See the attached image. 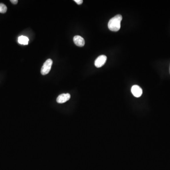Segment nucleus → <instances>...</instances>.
<instances>
[{"instance_id":"nucleus-5","label":"nucleus","mask_w":170,"mask_h":170,"mask_svg":"<svg viewBox=\"0 0 170 170\" xmlns=\"http://www.w3.org/2000/svg\"><path fill=\"white\" fill-rule=\"evenodd\" d=\"M70 98H71L70 94H68V93L63 94L59 95L58 97H57L56 101L58 103H64L68 101V100H69Z\"/></svg>"},{"instance_id":"nucleus-2","label":"nucleus","mask_w":170,"mask_h":170,"mask_svg":"<svg viewBox=\"0 0 170 170\" xmlns=\"http://www.w3.org/2000/svg\"><path fill=\"white\" fill-rule=\"evenodd\" d=\"M53 64V61L50 59H49L46 60L45 63H44V65H43L42 67L41 68V73L43 75H45L47 74L52 67Z\"/></svg>"},{"instance_id":"nucleus-10","label":"nucleus","mask_w":170,"mask_h":170,"mask_svg":"<svg viewBox=\"0 0 170 170\" xmlns=\"http://www.w3.org/2000/svg\"><path fill=\"white\" fill-rule=\"evenodd\" d=\"M10 1L12 3V4H16L18 3V0H11Z\"/></svg>"},{"instance_id":"nucleus-4","label":"nucleus","mask_w":170,"mask_h":170,"mask_svg":"<svg viewBox=\"0 0 170 170\" xmlns=\"http://www.w3.org/2000/svg\"><path fill=\"white\" fill-rule=\"evenodd\" d=\"M131 91L134 96L136 97H141L143 93L141 88L137 85H134L133 86H132Z\"/></svg>"},{"instance_id":"nucleus-9","label":"nucleus","mask_w":170,"mask_h":170,"mask_svg":"<svg viewBox=\"0 0 170 170\" xmlns=\"http://www.w3.org/2000/svg\"><path fill=\"white\" fill-rule=\"evenodd\" d=\"M74 1H75L78 5L81 4L83 2L82 0H74Z\"/></svg>"},{"instance_id":"nucleus-3","label":"nucleus","mask_w":170,"mask_h":170,"mask_svg":"<svg viewBox=\"0 0 170 170\" xmlns=\"http://www.w3.org/2000/svg\"><path fill=\"white\" fill-rule=\"evenodd\" d=\"M107 57L105 55H101L97 58L95 61V65L97 68H100L106 63Z\"/></svg>"},{"instance_id":"nucleus-6","label":"nucleus","mask_w":170,"mask_h":170,"mask_svg":"<svg viewBox=\"0 0 170 170\" xmlns=\"http://www.w3.org/2000/svg\"><path fill=\"white\" fill-rule=\"evenodd\" d=\"M73 41L74 44L77 46H79V47H83L85 45V43L84 38L79 35H76L74 37Z\"/></svg>"},{"instance_id":"nucleus-7","label":"nucleus","mask_w":170,"mask_h":170,"mask_svg":"<svg viewBox=\"0 0 170 170\" xmlns=\"http://www.w3.org/2000/svg\"><path fill=\"white\" fill-rule=\"evenodd\" d=\"M29 39L28 37L24 35H21L18 38V42L23 45H27L29 44Z\"/></svg>"},{"instance_id":"nucleus-8","label":"nucleus","mask_w":170,"mask_h":170,"mask_svg":"<svg viewBox=\"0 0 170 170\" xmlns=\"http://www.w3.org/2000/svg\"><path fill=\"white\" fill-rule=\"evenodd\" d=\"M7 11V7L3 3H0V13H5Z\"/></svg>"},{"instance_id":"nucleus-1","label":"nucleus","mask_w":170,"mask_h":170,"mask_svg":"<svg viewBox=\"0 0 170 170\" xmlns=\"http://www.w3.org/2000/svg\"><path fill=\"white\" fill-rule=\"evenodd\" d=\"M123 19L121 15H116L109 21L108 27L111 31L117 32L120 30L121 28V23Z\"/></svg>"}]
</instances>
